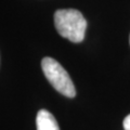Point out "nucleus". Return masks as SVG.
<instances>
[{
	"instance_id": "obj_4",
	"label": "nucleus",
	"mask_w": 130,
	"mask_h": 130,
	"mask_svg": "<svg viewBox=\"0 0 130 130\" xmlns=\"http://www.w3.org/2000/svg\"><path fill=\"white\" fill-rule=\"evenodd\" d=\"M124 128L125 130H130V114L124 119Z\"/></svg>"
},
{
	"instance_id": "obj_2",
	"label": "nucleus",
	"mask_w": 130,
	"mask_h": 130,
	"mask_svg": "<svg viewBox=\"0 0 130 130\" xmlns=\"http://www.w3.org/2000/svg\"><path fill=\"white\" fill-rule=\"evenodd\" d=\"M41 68L48 81L58 92L67 98H74L76 95V89L70 75L56 60L49 56L43 58Z\"/></svg>"
},
{
	"instance_id": "obj_1",
	"label": "nucleus",
	"mask_w": 130,
	"mask_h": 130,
	"mask_svg": "<svg viewBox=\"0 0 130 130\" xmlns=\"http://www.w3.org/2000/svg\"><path fill=\"white\" fill-rule=\"evenodd\" d=\"M54 25L59 34L72 42H81L85 38L87 21L78 10H58L54 13Z\"/></svg>"
},
{
	"instance_id": "obj_3",
	"label": "nucleus",
	"mask_w": 130,
	"mask_h": 130,
	"mask_svg": "<svg viewBox=\"0 0 130 130\" xmlns=\"http://www.w3.org/2000/svg\"><path fill=\"white\" fill-rule=\"evenodd\" d=\"M37 130H60L54 116L47 109H40L36 118Z\"/></svg>"
}]
</instances>
